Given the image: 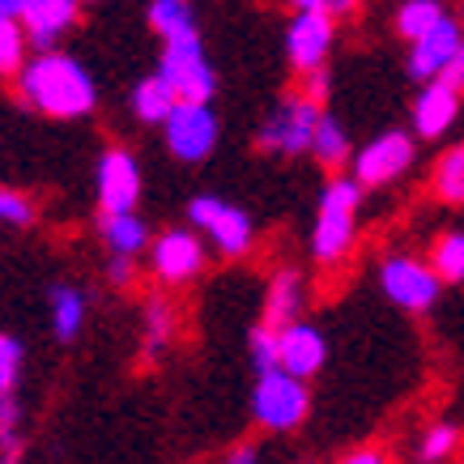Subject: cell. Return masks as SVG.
I'll use <instances>...</instances> for the list:
<instances>
[{
    "label": "cell",
    "mask_w": 464,
    "mask_h": 464,
    "mask_svg": "<svg viewBox=\"0 0 464 464\" xmlns=\"http://www.w3.org/2000/svg\"><path fill=\"white\" fill-rule=\"evenodd\" d=\"M0 213H5V222H14V226H26L34 213H30V200L26 197H17V192H0Z\"/></svg>",
    "instance_id": "obj_31"
},
{
    "label": "cell",
    "mask_w": 464,
    "mask_h": 464,
    "mask_svg": "<svg viewBox=\"0 0 464 464\" xmlns=\"http://www.w3.org/2000/svg\"><path fill=\"white\" fill-rule=\"evenodd\" d=\"M409 162H413V141L405 132H383L353 158V175L371 188H380V183H392L396 175H405Z\"/></svg>",
    "instance_id": "obj_9"
},
{
    "label": "cell",
    "mask_w": 464,
    "mask_h": 464,
    "mask_svg": "<svg viewBox=\"0 0 464 464\" xmlns=\"http://www.w3.org/2000/svg\"><path fill=\"white\" fill-rule=\"evenodd\" d=\"M179 94H175V85L158 72V77H145L137 90H132V111H137V120H145V124H167L170 111L179 107Z\"/></svg>",
    "instance_id": "obj_17"
},
{
    "label": "cell",
    "mask_w": 464,
    "mask_h": 464,
    "mask_svg": "<svg viewBox=\"0 0 464 464\" xmlns=\"http://www.w3.org/2000/svg\"><path fill=\"white\" fill-rule=\"evenodd\" d=\"M435 273L443 282H464V235H443L435 243Z\"/></svg>",
    "instance_id": "obj_25"
},
{
    "label": "cell",
    "mask_w": 464,
    "mask_h": 464,
    "mask_svg": "<svg viewBox=\"0 0 464 464\" xmlns=\"http://www.w3.org/2000/svg\"><path fill=\"white\" fill-rule=\"evenodd\" d=\"M315 158H320L324 167H341L345 158H350V141H345V132H341V124L337 120H328L324 115L320 120V128H315Z\"/></svg>",
    "instance_id": "obj_23"
},
{
    "label": "cell",
    "mask_w": 464,
    "mask_h": 464,
    "mask_svg": "<svg viewBox=\"0 0 464 464\" xmlns=\"http://www.w3.org/2000/svg\"><path fill=\"white\" fill-rule=\"evenodd\" d=\"M341 464H383L380 451H353V456H345Z\"/></svg>",
    "instance_id": "obj_35"
},
{
    "label": "cell",
    "mask_w": 464,
    "mask_h": 464,
    "mask_svg": "<svg viewBox=\"0 0 464 464\" xmlns=\"http://www.w3.org/2000/svg\"><path fill=\"white\" fill-rule=\"evenodd\" d=\"M167 333H170V311L162 307V303H154L150 315H145V337H150V350H158V345L167 341Z\"/></svg>",
    "instance_id": "obj_30"
},
{
    "label": "cell",
    "mask_w": 464,
    "mask_h": 464,
    "mask_svg": "<svg viewBox=\"0 0 464 464\" xmlns=\"http://www.w3.org/2000/svg\"><path fill=\"white\" fill-rule=\"evenodd\" d=\"M17 362H22V345H17L14 337H5L0 341V388L9 392L17 380Z\"/></svg>",
    "instance_id": "obj_29"
},
{
    "label": "cell",
    "mask_w": 464,
    "mask_h": 464,
    "mask_svg": "<svg viewBox=\"0 0 464 464\" xmlns=\"http://www.w3.org/2000/svg\"><path fill=\"white\" fill-rule=\"evenodd\" d=\"M82 320H85V295L72 290V285H56V290H52V324H56V337L72 341L82 333Z\"/></svg>",
    "instance_id": "obj_19"
},
{
    "label": "cell",
    "mask_w": 464,
    "mask_h": 464,
    "mask_svg": "<svg viewBox=\"0 0 464 464\" xmlns=\"http://www.w3.org/2000/svg\"><path fill=\"white\" fill-rule=\"evenodd\" d=\"M72 22H77V0H26V9H22L26 39L34 43V47H43V52H47Z\"/></svg>",
    "instance_id": "obj_13"
},
{
    "label": "cell",
    "mask_w": 464,
    "mask_h": 464,
    "mask_svg": "<svg viewBox=\"0 0 464 464\" xmlns=\"http://www.w3.org/2000/svg\"><path fill=\"white\" fill-rule=\"evenodd\" d=\"M320 107L315 99H285L277 102V111L265 120L260 128V145L265 150H282V154H303L315 145V128H320Z\"/></svg>",
    "instance_id": "obj_4"
},
{
    "label": "cell",
    "mask_w": 464,
    "mask_h": 464,
    "mask_svg": "<svg viewBox=\"0 0 464 464\" xmlns=\"http://www.w3.org/2000/svg\"><path fill=\"white\" fill-rule=\"evenodd\" d=\"M252 362L256 371H273V366H282V328H252Z\"/></svg>",
    "instance_id": "obj_26"
},
{
    "label": "cell",
    "mask_w": 464,
    "mask_h": 464,
    "mask_svg": "<svg viewBox=\"0 0 464 464\" xmlns=\"http://www.w3.org/2000/svg\"><path fill=\"white\" fill-rule=\"evenodd\" d=\"M439 22H443V5H439V0H405L401 14H396V30L413 43L426 39Z\"/></svg>",
    "instance_id": "obj_21"
},
{
    "label": "cell",
    "mask_w": 464,
    "mask_h": 464,
    "mask_svg": "<svg viewBox=\"0 0 464 464\" xmlns=\"http://www.w3.org/2000/svg\"><path fill=\"white\" fill-rule=\"evenodd\" d=\"M328 358V345H324L320 328H311V324H285L282 328V366L298 380H307L315 375Z\"/></svg>",
    "instance_id": "obj_14"
},
{
    "label": "cell",
    "mask_w": 464,
    "mask_h": 464,
    "mask_svg": "<svg viewBox=\"0 0 464 464\" xmlns=\"http://www.w3.org/2000/svg\"><path fill=\"white\" fill-rule=\"evenodd\" d=\"M26 0H0V17H22Z\"/></svg>",
    "instance_id": "obj_37"
},
{
    "label": "cell",
    "mask_w": 464,
    "mask_h": 464,
    "mask_svg": "<svg viewBox=\"0 0 464 464\" xmlns=\"http://www.w3.org/2000/svg\"><path fill=\"white\" fill-rule=\"evenodd\" d=\"M456 94L460 90H451L443 82H426L418 102H413V128L422 132V137H443L456 120Z\"/></svg>",
    "instance_id": "obj_15"
},
{
    "label": "cell",
    "mask_w": 464,
    "mask_h": 464,
    "mask_svg": "<svg viewBox=\"0 0 464 464\" xmlns=\"http://www.w3.org/2000/svg\"><path fill=\"white\" fill-rule=\"evenodd\" d=\"M145 222L137 218V213H102V239L111 243V252H141V243H145Z\"/></svg>",
    "instance_id": "obj_20"
},
{
    "label": "cell",
    "mask_w": 464,
    "mask_h": 464,
    "mask_svg": "<svg viewBox=\"0 0 464 464\" xmlns=\"http://www.w3.org/2000/svg\"><path fill=\"white\" fill-rule=\"evenodd\" d=\"M298 9H324V14H350L358 0H295Z\"/></svg>",
    "instance_id": "obj_33"
},
{
    "label": "cell",
    "mask_w": 464,
    "mask_h": 464,
    "mask_svg": "<svg viewBox=\"0 0 464 464\" xmlns=\"http://www.w3.org/2000/svg\"><path fill=\"white\" fill-rule=\"evenodd\" d=\"M158 72L175 85V94L183 102H209L213 90H218V77H213L209 60H205V47H200L197 30H188L179 39H167V52H162Z\"/></svg>",
    "instance_id": "obj_3"
},
{
    "label": "cell",
    "mask_w": 464,
    "mask_h": 464,
    "mask_svg": "<svg viewBox=\"0 0 464 464\" xmlns=\"http://www.w3.org/2000/svg\"><path fill=\"white\" fill-rule=\"evenodd\" d=\"M22 43H26V34L14 26V17H0V69L5 72L22 69Z\"/></svg>",
    "instance_id": "obj_27"
},
{
    "label": "cell",
    "mask_w": 464,
    "mask_h": 464,
    "mask_svg": "<svg viewBox=\"0 0 464 464\" xmlns=\"http://www.w3.org/2000/svg\"><path fill=\"white\" fill-rule=\"evenodd\" d=\"M451 448H456V426H435L422 439V460H443Z\"/></svg>",
    "instance_id": "obj_28"
},
{
    "label": "cell",
    "mask_w": 464,
    "mask_h": 464,
    "mask_svg": "<svg viewBox=\"0 0 464 464\" xmlns=\"http://www.w3.org/2000/svg\"><path fill=\"white\" fill-rule=\"evenodd\" d=\"M350 239H353V209H328V205H320V222H315V235H311L315 260H324V265L341 260Z\"/></svg>",
    "instance_id": "obj_16"
},
{
    "label": "cell",
    "mask_w": 464,
    "mask_h": 464,
    "mask_svg": "<svg viewBox=\"0 0 464 464\" xmlns=\"http://www.w3.org/2000/svg\"><path fill=\"white\" fill-rule=\"evenodd\" d=\"M435 188L443 200L464 205V145H456V150L443 154V162H439V170H435Z\"/></svg>",
    "instance_id": "obj_24"
},
{
    "label": "cell",
    "mask_w": 464,
    "mask_h": 464,
    "mask_svg": "<svg viewBox=\"0 0 464 464\" xmlns=\"http://www.w3.org/2000/svg\"><path fill=\"white\" fill-rule=\"evenodd\" d=\"M252 413H256V422L268 426V430H295L307 418V388L285 366L260 371L256 392H252Z\"/></svg>",
    "instance_id": "obj_2"
},
{
    "label": "cell",
    "mask_w": 464,
    "mask_h": 464,
    "mask_svg": "<svg viewBox=\"0 0 464 464\" xmlns=\"http://www.w3.org/2000/svg\"><path fill=\"white\" fill-rule=\"evenodd\" d=\"M17 90L22 99L34 102L39 111L47 115H85L94 107V77L69 56H56V52H43L39 60L22 64L17 72Z\"/></svg>",
    "instance_id": "obj_1"
},
{
    "label": "cell",
    "mask_w": 464,
    "mask_h": 464,
    "mask_svg": "<svg viewBox=\"0 0 464 464\" xmlns=\"http://www.w3.org/2000/svg\"><path fill=\"white\" fill-rule=\"evenodd\" d=\"M435 82H443V85H451V90H464V47L456 52V56L448 60V69L439 72Z\"/></svg>",
    "instance_id": "obj_32"
},
{
    "label": "cell",
    "mask_w": 464,
    "mask_h": 464,
    "mask_svg": "<svg viewBox=\"0 0 464 464\" xmlns=\"http://www.w3.org/2000/svg\"><path fill=\"white\" fill-rule=\"evenodd\" d=\"M200 265H205V252H200V243L188 235V230H167L154 247V268L162 282H188V277H197Z\"/></svg>",
    "instance_id": "obj_12"
},
{
    "label": "cell",
    "mask_w": 464,
    "mask_h": 464,
    "mask_svg": "<svg viewBox=\"0 0 464 464\" xmlns=\"http://www.w3.org/2000/svg\"><path fill=\"white\" fill-rule=\"evenodd\" d=\"M192 222L200 230H209V239L222 247L226 256H243L252 247V222H247V213L235 209V205H226L218 197H197L192 200Z\"/></svg>",
    "instance_id": "obj_6"
},
{
    "label": "cell",
    "mask_w": 464,
    "mask_h": 464,
    "mask_svg": "<svg viewBox=\"0 0 464 464\" xmlns=\"http://www.w3.org/2000/svg\"><path fill=\"white\" fill-rule=\"evenodd\" d=\"M464 47V34H460V26L451 22V17H443L426 39H418L413 43V56H409V72L418 77V82H435L439 72L448 69V60L456 56Z\"/></svg>",
    "instance_id": "obj_11"
},
{
    "label": "cell",
    "mask_w": 464,
    "mask_h": 464,
    "mask_svg": "<svg viewBox=\"0 0 464 464\" xmlns=\"http://www.w3.org/2000/svg\"><path fill=\"white\" fill-rule=\"evenodd\" d=\"M137 197H141V170H137V158L124 154V150L102 154V162H99L102 213H132Z\"/></svg>",
    "instance_id": "obj_10"
},
{
    "label": "cell",
    "mask_w": 464,
    "mask_h": 464,
    "mask_svg": "<svg viewBox=\"0 0 464 464\" xmlns=\"http://www.w3.org/2000/svg\"><path fill=\"white\" fill-rule=\"evenodd\" d=\"M324 85H328V82H324V72H311V85H307V94H311V99H315V102L324 99Z\"/></svg>",
    "instance_id": "obj_38"
},
{
    "label": "cell",
    "mask_w": 464,
    "mask_h": 464,
    "mask_svg": "<svg viewBox=\"0 0 464 464\" xmlns=\"http://www.w3.org/2000/svg\"><path fill=\"white\" fill-rule=\"evenodd\" d=\"M333 43V14L324 9H298V17L285 30V56L298 72H315Z\"/></svg>",
    "instance_id": "obj_7"
},
{
    "label": "cell",
    "mask_w": 464,
    "mask_h": 464,
    "mask_svg": "<svg viewBox=\"0 0 464 464\" xmlns=\"http://www.w3.org/2000/svg\"><path fill=\"white\" fill-rule=\"evenodd\" d=\"M218 141V120L205 102H179L167 120V145L183 162H200Z\"/></svg>",
    "instance_id": "obj_5"
},
{
    "label": "cell",
    "mask_w": 464,
    "mask_h": 464,
    "mask_svg": "<svg viewBox=\"0 0 464 464\" xmlns=\"http://www.w3.org/2000/svg\"><path fill=\"white\" fill-rule=\"evenodd\" d=\"M150 26L162 34V39H179L192 30V9L183 0H154L150 5Z\"/></svg>",
    "instance_id": "obj_22"
},
{
    "label": "cell",
    "mask_w": 464,
    "mask_h": 464,
    "mask_svg": "<svg viewBox=\"0 0 464 464\" xmlns=\"http://www.w3.org/2000/svg\"><path fill=\"white\" fill-rule=\"evenodd\" d=\"M298 303H303L298 277L295 273H277L273 285H268V298H265V324L268 328H285V324H295Z\"/></svg>",
    "instance_id": "obj_18"
},
{
    "label": "cell",
    "mask_w": 464,
    "mask_h": 464,
    "mask_svg": "<svg viewBox=\"0 0 464 464\" xmlns=\"http://www.w3.org/2000/svg\"><path fill=\"white\" fill-rule=\"evenodd\" d=\"M226 464H256V448H235L226 456Z\"/></svg>",
    "instance_id": "obj_36"
},
{
    "label": "cell",
    "mask_w": 464,
    "mask_h": 464,
    "mask_svg": "<svg viewBox=\"0 0 464 464\" xmlns=\"http://www.w3.org/2000/svg\"><path fill=\"white\" fill-rule=\"evenodd\" d=\"M380 282H383V295L392 303H401L405 311H426L439 295V273H430L426 265L409 260V256H392L383 265Z\"/></svg>",
    "instance_id": "obj_8"
},
{
    "label": "cell",
    "mask_w": 464,
    "mask_h": 464,
    "mask_svg": "<svg viewBox=\"0 0 464 464\" xmlns=\"http://www.w3.org/2000/svg\"><path fill=\"white\" fill-rule=\"evenodd\" d=\"M107 277H111V282H128V277H132V260H128L124 252H115V260L107 265Z\"/></svg>",
    "instance_id": "obj_34"
}]
</instances>
